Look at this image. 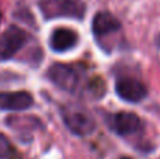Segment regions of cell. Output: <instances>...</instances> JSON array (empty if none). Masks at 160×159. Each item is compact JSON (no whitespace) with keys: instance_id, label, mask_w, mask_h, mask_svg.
Returning a JSON list of instances; mask_svg holds the SVG:
<instances>
[{"instance_id":"obj_1","label":"cell","mask_w":160,"mask_h":159,"mask_svg":"<svg viewBox=\"0 0 160 159\" xmlns=\"http://www.w3.org/2000/svg\"><path fill=\"white\" fill-rule=\"evenodd\" d=\"M83 73H84V70L76 65L53 64L48 69L47 76L59 89L69 93H75L83 79Z\"/></svg>"},{"instance_id":"obj_2","label":"cell","mask_w":160,"mask_h":159,"mask_svg":"<svg viewBox=\"0 0 160 159\" xmlns=\"http://www.w3.org/2000/svg\"><path fill=\"white\" fill-rule=\"evenodd\" d=\"M39 8L45 18H69L82 20L86 13V4L82 0H41Z\"/></svg>"},{"instance_id":"obj_3","label":"cell","mask_w":160,"mask_h":159,"mask_svg":"<svg viewBox=\"0 0 160 159\" xmlns=\"http://www.w3.org/2000/svg\"><path fill=\"white\" fill-rule=\"evenodd\" d=\"M62 118L65 126L78 137H88L96 131V121L93 115L80 107H63L62 109Z\"/></svg>"},{"instance_id":"obj_4","label":"cell","mask_w":160,"mask_h":159,"mask_svg":"<svg viewBox=\"0 0 160 159\" xmlns=\"http://www.w3.org/2000/svg\"><path fill=\"white\" fill-rule=\"evenodd\" d=\"M28 41V34L17 25H10L0 35V61L11 59Z\"/></svg>"},{"instance_id":"obj_5","label":"cell","mask_w":160,"mask_h":159,"mask_svg":"<svg viewBox=\"0 0 160 159\" xmlns=\"http://www.w3.org/2000/svg\"><path fill=\"white\" fill-rule=\"evenodd\" d=\"M115 93L128 103H141L148 96V87L135 78H119L115 82Z\"/></svg>"},{"instance_id":"obj_6","label":"cell","mask_w":160,"mask_h":159,"mask_svg":"<svg viewBox=\"0 0 160 159\" xmlns=\"http://www.w3.org/2000/svg\"><path fill=\"white\" fill-rule=\"evenodd\" d=\"M110 126L114 132H117L121 137H127L141 130V118L132 111H119L111 117Z\"/></svg>"},{"instance_id":"obj_7","label":"cell","mask_w":160,"mask_h":159,"mask_svg":"<svg viewBox=\"0 0 160 159\" xmlns=\"http://www.w3.org/2000/svg\"><path fill=\"white\" fill-rule=\"evenodd\" d=\"M34 104V97L30 92H2L0 93V109L8 111H22Z\"/></svg>"},{"instance_id":"obj_8","label":"cell","mask_w":160,"mask_h":159,"mask_svg":"<svg viewBox=\"0 0 160 159\" xmlns=\"http://www.w3.org/2000/svg\"><path fill=\"white\" fill-rule=\"evenodd\" d=\"M79 44V34L72 28L59 27L49 37V47L55 52H66Z\"/></svg>"},{"instance_id":"obj_9","label":"cell","mask_w":160,"mask_h":159,"mask_svg":"<svg viewBox=\"0 0 160 159\" xmlns=\"http://www.w3.org/2000/svg\"><path fill=\"white\" fill-rule=\"evenodd\" d=\"M119 28H121V21L110 11H98L93 17L91 30H93L94 37L97 38L117 33Z\"/></svg>"},{"instance_id":"obj_10","label":"cell","mask_w":160,"mask_h":159,"mask_svg":"<svg viewBox=\"0 0 160 159\" xmlns=\"http://www.w3.org/2000/svg\"><path fill=\"white\" fill-rule=\"evenodd\" d=\"M17 152L8 138L6 135L0 134V159H16Z\"/></svg>"},{"instance_id":"obj_11","label":"cell","mask_w":160,"mask_h":159,"mask_svg":"<svg viewBox=\"0 0 160 159\" xmlns=\"http://www.w3.org/2000/svg\"><path fill=\"white\" fill-rule=\"evenodd\" d=\"M2 18H3V14H2V10H0V23H2Z\"/></svg>"},{"instance_id":"obj_12","label":"cell","mask_w":160,"mask_h":159,"mask_svg":"<svg viewBox=\"0 0 160 159\" xmlns=\"http://www.w3.org/2000/svg\"><path fill=\"white\" fill-rule=\"evenodd\" d=\"M121 159H133V158H129V156H122Z\"/></svg>"}]
</instances>
